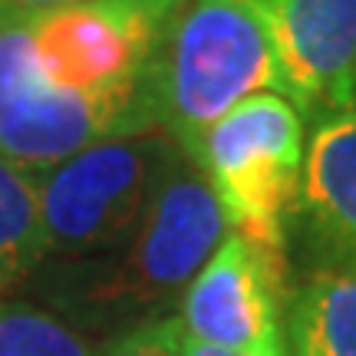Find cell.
I'll use <instances>...</instances> for the list:
<instances>
[{
	"label": "cell",
	"mask_w": 356,
	"mask_h": 356,
	"mask_svg": "<svg viewBox=\"0 0 356 356\" xmlns=\"http://www.w3.org/2000/svg\"><path fill=\"white\" fill-rule=\"evenodd\" d=\"M181 3L0 10V159L40 175L92 142L162 129V47Z\"/></svg>",
	"instance_id": "1"
},
{
	"label": "cell",
	"mask_w": 356,
	"mask_h": 356,
	"mask_svg": "<svg viewBox=\"0 0 356 356\" xmlns=\"http://www.w3.org/2000/svg\"><path fill=\"white\" fill-rule=\"evenodd\" d=\"M257 92H280L277 56L248 0H185L162 47V129L181 155L225 113Z\"/></svg>",
	"instance_id": "2"
},
{
	"label": "cell",
	"mask_w": 356,
	"mask_h": 356,
	"mask_svg": "<svg viewBox=\"0 0 356 356\" xmlns=\"http://www.w3.org/2000/svg\"><path fill=\"white\" fill-rule=\"evenodd\" d=\"M228 231L231 225L208 175L178 152L136 234L115 254L99 257L96 277L86 280L79 297L113 320H155L159 310L181 300Z\"/></svg>",
	"instance_id": "3"
},
{
	"label": "cell",
	"mask_w": 356,
	"mask_h": 356,
	"mask_svg": "<svg viewBox=\"0 0 356 356\" xmlns=\"http://www.w3.org/2000/svg\"><path fill=\"white\" fill-rule=\"evenodd\" d=\"M181 152L165 129L92 142L37 175L47 257H109L136 234L159 181Z\"/></svg>",
	"instance_id": "4"
},
{
	"label": "cell",
	"mask_w": 356,
	"mask_h": 356,
	"mask_svg": "<svg viewBox=\"0 0 356 356\" xmlns=\"http://www.w3.org/2000/svg\"><path fill=\"white\" fill-rule=\"evenodd\" d=\"M195 165L211 181L231 231L287 251L304 172V119L287 96L257 92L238 102L208 129Z\"/></svg>",
	"instance_id": "5"
},
{
	"label": "cell",
	"mask_w": 356,
	"mask_h": 356,
	"mask_svg": "<svg viewBox=\"0 0 356 356\" xmlns=\"http://www.w3.org/2000/svg\"><path fill=\"white\" fill-rule=\"evenodd\" d=\"M287 267L284 251L228 231L181 300V330L238 356H291L287 350Z\"/></svg>",
	"instance_id": "6"
},
{
	"label": "cell",
	"mask_w": 356,
	"mask_h": 356,
	"mask_svg": "<svg viewBox=\"0 0 356 356\" xmlns=\"http://www.w3.org/2000/svg\"><path fill=\"white\" fill-rule=\"evenodd\" d=\"M277 56L284 96L323 119L356 113V0H248Z\"/></svg>",
	"instance_id": "7"
},
{
	"label": "cell",
	"mask_w": 356,
	"mask_h": 356,
	"mask_svg": "<svg viewBox=\"0 0 356 356\" xmlns=\"http://www.w3.org/2000/svg\"><path fill=\"white\" fill-rule=\"evenodd\" d=\"M291 228L317 267L356 264V113L314 122Z\"/></svg>",
	"instance_id": "8"
},
{
	"label": "cell",
	"mask_w": 356,
	"mask_h": 356,
	"mask_svg": "<svg viewBox=\"0 0 356 356\" xmlns=\"http://www.w3.org/2000/svg\"><path fill=\"white\" fill-rule=\"evenodd\" d=\"M291 356H356V264L314 267L284 317Z\"/></svg>",
	"instance_id": "9"
},
{
	"label": "cell",
	"mask_w": 356,
	"mask_h": 356,
	"mask_svg": "<svg viewBox=\"0 0 356 356\" xmlns=\"http://www.w3.org/2000/svg\"><path fill=\"white\" fill-rule=\"evenodd\" d=\"M47 257L37 175L0 159V293L24 284Z\"/></svg>",
	"instance_id": "10"
},
{
	"label": "cell",
	"mask_w": 356,
	"mask_h": 356,
	"mask_svg": "<svg viewBox=\"0 0 356 356\" xmlns=\"http://www.w3.org/2000/svg\"><path fill=\"white\" fill-rule=\"evenodd\" d=\"M0 356H102L73 327L40 307L0 300Z\"/></svg>",
	"instance_id": "11"
},
{
	"label": "cell",
	"mask_w": 356,
	"mask_h": 356,
	"mask_svg": "<svg viewBox=\"0 0 356 356\" xmlns=\"http://www.w3.org/2000/svg\"><path fill=\"white\" fill-rule=\"evenodd\" d=\"M178 340H181L178 317L142 320V323H132L126 333H119L102 350V356H181Z\"/></svg>",
	"instance_id": "12"
},
{
	"label": "cell",
	"mask_w": 356,
	"mask_h": 356,
	"mask_svg": "<svg viewBox=\"0 0 356 356\" xmlns=\"http://www.w3.org/2000/svg\"><path fill=\"white\" fill-rule=\"evenodd\" d=\"M79 0H0V10L13 13H37V10H56V7H70Z\"/></svg>",
	"instance_id": "13"
},
{
	"label": "cell",
	"mask_w": 356,
	"mask_h": 356,
	"mask_svg": "<svg viewBox=\"0 0 356 356\" xmlns=\"http://www.w3.org/2000/svg\"><path fill=\"white\" fill-rule=\"evenodd\" d=\"M178 353L181 356H238V353H228V350H218V346L202 343V340L188 337L185 330H181V340H178Z\"/></svg>",
	"instance_id": "14"
}]
</instances>
